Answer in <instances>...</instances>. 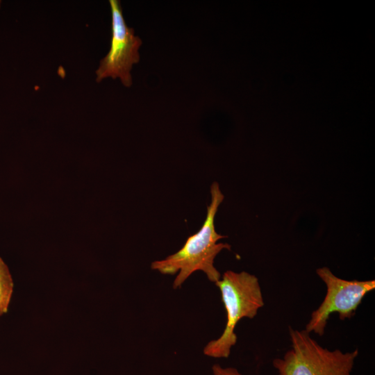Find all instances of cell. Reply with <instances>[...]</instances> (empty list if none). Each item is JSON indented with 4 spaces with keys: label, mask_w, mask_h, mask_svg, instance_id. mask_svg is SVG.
Instances as JSON below:
<instances>
[{
    "label": "cell",
    "mask_w": 375,
    "mask_h": 375,
    "mask_svg": "<svg viewBox=\"0 0 375 375\" xmlns=\"http://www.w3.org/2000/svg\"><path fill=\"white\" fill-rule=\"evenodd\" d=\"M221 292L226 312V323L222 335L210 341L203 353L215 358H226L237 342L235 328L242 318L252 319L264 306L258 278L249 272L226 271L215 283Z\"/></svg>",
    "instance_id": "cell-2"
},
{
    "label": "cell",
    "mask_w": 375,
    "mask_h": 375,
    "mask_svg": "<svg viewBox=\"0 0 375 375\" xmlns=\"http://www.w3.org/2000/svg\"><path fill=\"white\" fill-rule=\"evenodd\" d=\"M224 199L219 183L213 182L210 186V202L199 231L189 236L178 251L151 263V269L162 274L177 273L173 282L174 289L179 288L197 271L205 273L208 279L214 283L220 279L221 274L215 267L214 260L222 250L231 248L229 244L218 242L227 236L219 234L215 228V217Z\"/></svg>",
    "instance_id": "cell-1"
},
{
    "label": "cell",
    "mask_w": 375,
    "mask_h": 375,
    "mask_svg": "<svg viewBox=\"0 0 375 375\" xmlns=\"http://www.w3.org/2000/svg\"><path fill=\"white\" fill-rule=\"evenodd\" d=\"M109 3L112 17L110 49L100 61L96 81L119 78L125 87H131V71L133 65L140 61L138 50L142 42L135 35L134 30L126 25L120 2L110 0Z\"/></svg>",
    "instance_id": "cell-5"
},
{
    "label": "cell",
    "mask_w": 375,
    "mask_h": 375,
    "mask_svg": "<svg viewBox=\"0 0 375 375\" xmlns=\"http://www.w3.org/2000/svg\"><path fill=\"white\" fill-rule=\"evenodd\" d=\"M1 1H0V6H1Z\"/></svg>",
    "instance_id": "cell-8"
},
{
    "label": "cell",
    "mask_w": 375,
    "mask_h": 375,
    "mask_svg": "<svg viewBox=\"0 0 375 375\" xmlns=\"http://www.w3.org/2000/svg\"><path fill=\"white\" fill-rule=\"evenodd\" d=\"M316 274L325 283L326 293L319 306L311 313L304 330L322 336L333 312L338 313L341 320L355 315L363 297L375 289V281L342 279L327 267L318 268Z\"/></svg>",
    "instance_id": "cell-4"
},
{
    "label": "cell",
    "mask_w": 375,
    "mask_h": 375,
    "mask_svg": "<svg viewBox=\"0 0 375 375\" xmlns=\"http://www.w3.org/2000/svg\"><path fill=\"white\" fill-rule=\"evenodd\" d=\"M14 290V282L8 265L0 257V317L9 308Z\"/></svg>",
    "instance_id": "cell-6"
},
{
    "label": "cell",
    "mask_w": 375,
    "mask_h": 375,
    "mask_svg": "<svg viewBox=\"0 0 375 375\" xmlns=\"http://www.w3.org/2000/svg\"><path fill=\"white\" fill-rule=\"evenodd\" d=\"M291 348L273 360L277 375H351L358 350L343 352L321 346L305 330L289 327Z\"/></svg>",
    "instance_id": "cell-3"
},
{
    "label": "cell",
    "mask_w": 375,
    "mask_h": 375,
    "mask_svg": "<svg viewBox=\"0 0 375 375\" xmlns=\"http://www.w3.org/2000/svg\"><path fill=\"white\" fill-rule=\"evenodd\" d=\"M213 375H242L237 369L234 367H222L219 364H215L212 367Z\"/></svg>",
    "instance_id": "cell-7"
}]
</instances>
